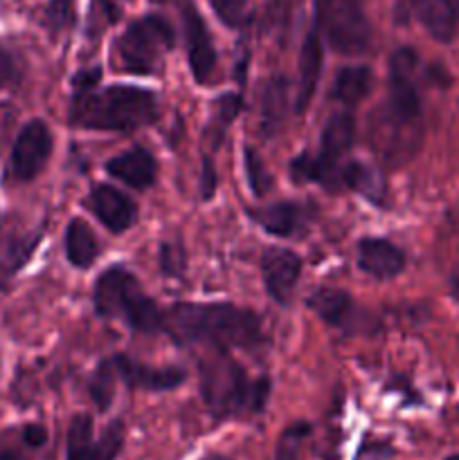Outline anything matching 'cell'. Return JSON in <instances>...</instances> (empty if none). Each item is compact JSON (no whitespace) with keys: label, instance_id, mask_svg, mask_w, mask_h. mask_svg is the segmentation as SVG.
Listing matches in <instances>:
<instances>
[{"label":"cell","instance_id":"1","mask_svg":"<svg viewBox=\"0 0 459 460\" xmlns=\"http://www.w3.org/2000/svg\"><path fill=\"white\" fill-rule=\"evenodd\" d=\"M162 331L180 344H207L219 350L252 349L261 341L259 319L232 304H176L162 314Z\"/></svg>","mask_w":459,"mask_h":460},{"label":"cell","instance_id":"2","mask_svg":"<svg viewBox=\"0 0 459 460\" xmlns=\"http://www.w3.org/2000/svg\"><path fill=\"white\" fill-rule=\"evenodd\" d=\"M158 117L153 93L135 85H108L104 90H76L70 103L72 126L90 130L129 133Z\"/></svg>","mask_w":459,"mask_h":460},{"label":"cell","instance_id":"3","mask_svg":"<svg viewBox=\"0 0 459 460\" xmlns=\"http://www.w3.org/2000/svg\"><path fill=\"white\" fill-rule=\"evenodd\" d=\"M268 377L250 380L248 373L225 350L202 359L201 394L214 418H237L259 413L268 402Z\"/></svg>","mask_w":459,"mask_h":460},{"label":"cell","instance_id":"4","mask_svg":"<svg viewBox=\"0 0 459 460\" xmlns=\"http://www.w3.org/2000/svg\"><path fill=\"white\" fill-rule=\"evenodd\" d=\"M94 308L102 317L122 319L138 332L162 331V310L144 295L138 279L122 265H112L94 283Z\"/></svg>","mask_w":459,"mask_h":460},{"label":"cell","instance_id":"5","mask_svg":"<svg viewBox=\"0 0 459 460\" xmlns=\"http://www.w3.org/2000/svg\"><path fill=\"white\" fill-rule=\"evenodd\" d=\"M174 27L156 13L130 22L112 45V66L126 75L148 76L165 66V57L174 48Z\"/></svg>","mask_w":459,"mask_h":460},{"label":"cell","instance_id":"6","mask_svg":"<svg viewBox=\"0 0 459 460\" xmlns=\"http://www.w3.org/2000/svg\"><path fill=\"white\" fill-rule=\"evenodd\" d=\"M318 27L336 52L356 57L367 52L372 25L364 13V0H315Z\"/></svg>","mask_w":459,"mask_h":460},{"label":"cell","instance_id":"7","mask_svg":"<svg viewBox=\"0 0 459 460\" xmlns=\"http://www.w3.org/2000/svg\"><path fill=\"white\" fill-rule=\"evenodd\" d=\"M124 445L122 422H111L99 438L93 436V418L76 413L68 427L66 460H115Z\"/></svg>","mask_w":459,"mask_h":460},{"label":"cell","instance_id":"8","mask_svg":"<svg viewBox=\"0 0 459 460\" xmlns=\"http://www.w3.org/2000/svg\"><path fill=\"white\" fill-rule=\"evenodd\" d=\"M52 153V133L43 119L27 121L16 135L12 157H9V173L18 182H30L45 169Z\"/></svg>","mask_w":459,"mask_h":460},{"label":"cell","instance_id":"9","mask_svg":"<svg viewBox=\"0 0 459 460\" xmlns=\"http://www.w3.org/2000/svg\"><path fill=\"white\" fill-rule=\"evenodd\" d=\"M183 9V30L184 43H187V58L189 70L198 84H210L216 72V49L210 31H207L205 21L198 13V9L192 3H187Z\"/></svg>","mask_w":459,"mask_h":460},{"label":"cell","instance_id":"10","mask_svg":"<svg viewBox=\"0 0 459 460\" xmlns=\"http://www.w3.org/2000/svg\"><path fill=\"white\" fill-rule=\"evenodd\" d=\"M261 272H264L268 295L277 304L286 305L302 274V259L295 252L284 250V247H268L261 256Z\"/></svg>","mask_w":459,"mask_h":460},{"label":"cell","instance_id":"11","mask_svg":"<svg viewBox=\"0 0 459 460\" xmlns=\"http://www.w3.org/2000/svg\"><path fill=\"white\" fill-rule=\"evenodd\" d=\"M423 30L441 43H450L459 31V0H403Z\"/></svg>","mask_w":459,"mask_h":460},{"label":"cell","instance_id":"12","mask_svg":"<svg viewBox=\"0 0 459 460\" xmlns=\"http://www.w3.org/2000/svg\"><path fill=\"white\" fill-rule=\"evenodd\" d=\"M88 207L97 216L99 223L111 229L112 234L126 232L129 227H133L135 218H138L135 202L122 191H117L115 187H108V184H99L90 191Z\"/></svg>","mask_w":459,"mask_h":460},{"label":"cell","instance_id":"13","mask_svg":"<svg viewBox=\"0 0 459 460\" xmlns=\"http://www.w3.org/2000/svg\"><path fill=\"white\" fill-rule=\"evenodd\" d=\"M112 362H115L117 376L133 389L169 391L184 382V371L180 368H153L147 364L133 362L129 355H115Z\"/></svg>","mask_w":459,"mask_h":460},{"label":"cell","instance_id":"14","mask_svg":"<svg viewBox=\"0 0 459 460\" xmlns=\"http://www.w3.org/2000/svg\"><path fill=\"white\" fill-rule=\"evenodd\" d=\"M358 265L369 277L387 281L403 272L405 256L394 243L385 238H363L358 243Z\"/></svg>","mask_w":459,"mask_h":460},{"label":"cell","instance_id":"15","mask_svg":"<svg viewBox=\"0 0 459 460\" xmlns=\"http://www.w3.org/2000/svg\"><path fill=\"white\" fill-rule=\"evenodd\" d=\"M106 171L112 178L142 191V189H148L156 182L158 164L147 148H130V151L112 157L106 164Z\"/></svg>","mask_w":459,"mask_h":460},{"label":"cell","instance_id":"16","mask_svg":"<svg viewBox=\"0 0 459 460\" xmlns=\"http://www.w3.org/2000/svg\"><path fill=\"white\" fill-rule=\"evenodd\" d=\"M324 63V48L322 34L318 30L309 31L300 54V85H297V102L295 111L304 112L313 99L315 88H318L320 75H322Z\"/></svg>","mask_w":459,"mask_h":460},{"label":"cell","instance_id":"17","mask_svg":"<svg viewBox=\"0 0 459 460\" xmlns=\"http://www.w3.org/2000/svg\"><path fill=\"white\" fill-rule=\"evenodd\" d=\"M250 216L256 225L274 236H292L304 223V211L292 202H277V205L252 209Z\"/></svg>","mask_w":459,"mask_h":460},{"label":"cell","instance_id":"18","mask_svg":"<svg viewBox=\"0 0 459 460\" xmlns=\"http://www.w3.org/2000/svg\"><path fill=\"white\" fill-rule=\"evenodd\" d=\"M306 305H309L315 317L327 322L328 326H342V323H346V319L351 317V310H354L351 296L346 292L338 290V288H320V290H315L306 299Z\"/></svg>","mask_w":459,"mask_h":460},{"label":"cell","instance_id":"19","mask_svg":"<svg viewBox=\"0 0 459 460\" xmlns=\"http://www.w3.org/2000/svg\"><path fill=\"white\" fill-rule=\"evenodd\" d=\"M66 256L75 268H90L99 256V243L93 229L81 218H72L66 227Z\"/></svg>","mask_w":459,"mask_h":460},{"label":"cell","instance_id":"20","mask_svg":"<svg viewBox=\"0 0 459 460\" xmlns=\"http://www.w3.org/2000/svg\"><path fill=\"white\" fill-rule=\"evenodd\" d=\"M39 238V234H34V236L32 234H12L7 238H0V286L7 283L30 261Z\"/></svg>","mask_w":459,"mask_h":460},{"label":"cell","instance_id":"21","mask_svg":"<svg viewBox=\"0 0 459 460\" xmlns=\"http://www.w3.org/2000/svg\"><path fill=\"white\" fill-rule=\"evenodd\" d=\"M372 90V72L364 66H346L333 79L331 97L346 106H356L363 102Z\"/></svg>","mask_w":459,"mask_h":460},{"label":"cell","instance_id":"22","mask_svg":"<svg viewBox=\"0 0 459 460\" xmlns=\"http://www.w3.org/2000/svg\"><path fill=\"white\" fill-rule=\"evenodd\" d=\"M354 135H356L354 117L346 115V112H338V115H333L322 130V151H320V155H324L327 160L340 162V157L354 146Z\"/></svg>","mask_w":459,"mask_h":460},{"label":"cell","instance_id":"23","mask_svg":"<svg viewBox=\"0 0 459 460\" xmlns=\"http://www.w3.org/2000/svg\"><path fill=\"white\" fill-rule=\"evenodd\" d=\"M288 108V81L284 76H273L266 81L261 93V126L268 135L282 126Z\"/></svg>","mask_w":459,"mask_h":460},{"label":"cell","instance_id":"24","mask_svg":"<svg viewBox=\"0 0 459 460\" xmlns=\"http://www.w3.org/2000/svg\"><path fill=\"white\" fill-rule=\"evenodd\" d=\"M117 377L120 376H117V368L112 359H106V362L99 364L94 376L90 377V385H88L90 398H93V402L97 404L99 411H106V409L111 407L112 398H115Z\"/></svg>","mask_w":459,"mask_h":460},{"label":"cell","instance_id":"25","mask_svg":"<svg viewBox=\"0 0 459 460\" xmlns=\"http://www.w3.org/2000/svg\"><path fill=\"white\" fill-rule=\"evenodd\" d=\"M342 182L345 189H354V191L363 193L369 200H378L381 198V180L374 175L372 169L363 164H345V173H342Z\"/></svg>","mask_w":459,"mask_h":460},{"label":"cell","instance_id":"26","mask_svg":"<svg viewBox=\"0 0 459 460\" xmlns=\"http://www.w3.org/2000/svg\"><path fill=\"white\" fill-rule=\"evenodd\" d=\"M129 0H90V31L106 30V27L115 25L124 13Z\"/></svg>","mask_w":459,"mask_h":460},{"label":"cell","instance_id":"27","mask_svg":"<svg viewBox=\"0 0 459 460\" xmlns=\"http://www.w3.org/2000/svg\"><path fill=\"white\" fill-rule=\"evenodd\" d=\"M310 434V425L306 422H297V425L284 429V434L279 436L277 449H274V460H297L300 458L302 445L306 443Z\"/></svg>","mask_w":459,"mask_h":460},{"label":"cell","instance_id":"28","mask_svg":"<svg viewBox=\"0 0 459 460\" xmlns=\"http://www.w3.org/2000/svg\"><path fill=\"white\" fill-rule=\"evenodd\" d=\"M246 173H248V184H250L255 196H264L266 191H270L273 182H270L268 171H266L264 162L259 160V155H256L252 148H246Z\"/></svg>","mask_w":459,"mask_h":460},{"label":"cell","instance_id":"29","mask_svg":"<svg viewBox=\"0 0 459 460\" xmlns=\"http://www.w3.org/2000/svg\"><path fill=\"white\" fill-rule=\"evenodd\" d=\"M75 18V0H50L48 21L54 30L68 27Z\"/></svg>","mask_w":459,"mask_h":460},{"label":"cell","instance_id":"30","mask_svg":"<svg viewBox=\"0 0 459 460\" xmlns=\"http://www.w3.org/2000/svg\"><path fill=\"white\" fill-rule=\"evenodd\" d=\"M21 81V67H18L16 57L9 49L0 48V90L16 85Z\"/></svg>","mask_w":459,"mask_h":460},{"label":"cell","instance_id":"31","mask_svg":"<svg viewBox=\"0 0 459 460\" xmlns=\"http://www.w3.org/2000/svg\"><path fill=\"white\" fill-rule=\"evenodd\" d=\"M210 4L214 7L216 16L230 27H237L243 18V9L238 0H210Z\"/></svg>","mask_w":459,"mask_h":460},{"label":"cell","instance_id":"32","mask_svg":"<svg viewBox=\"0 0 459 460\" xmlns=\"http://www.w3.org/2000/svg\"><path fill=\"white\" fill-rule=\"evenodd\" d=\"M160 265L166 274H180L184 265V256L180 247L165 245L160 252Z\"/></svg>","mask_w":459,"mask_h":460},{"label":"cell","instance_id":"33","mask_svg":"<svg viewBox=\"0 0 459 460\" xmlns=\"http://www.w3.org/2000/svg\"><path fill=\"white\" fill-rule=\"evenodd\" d=\"M392 449L382 443H367L358 449L354 460H390Z\"/></svg>","mask_w":459,"mask_h":460},{"label":"cell","instance_id":"34","mask_svg":"<svg viewBox=\"0 0 459 460\" xmlns=\"http://www.w3.org/2000/svg\"><path fill=\"white\" fill-rule=\"evenodd\" d=\"M238 108H241V99L234 97V94H225L223 99L219 102V119L225 124H230V121L234 119V115L238 112Z\"/></svg>","mask_w":459,"mask_h":460},{"label":"cell","instance_id":"35","mask_svg":"<svg viewBox=\"0 0 459 460\" xmlns=\"http://www.w3.org/2000/svg\"><path fill=\"white\" fill-rule=\"evenodd\" d=\"M22 440H25L30 447H43L45 440H48V431L40 425H27L22 429Z\"/></svg>","mask_w":459,"mask_h":460},{"label":"cell","instance_id":"36","mask_svg":"<svg viewBox=\"0 0 459 460\" xmlns=\"http://www.w3.org/2000/svg\"><path fill=\"white\" fill-rule=\"evenodd\" d=\"M214 189H216V178H214V166H212L210 160H205L202 164V198H212L214 196Z\"/></svg>","mask_w":459,"mask_h":460},{"label":"cell","instance_id":"37","mask_svg":"<svg viewBox=\"0 0 459 460\" xmlns=\"http://www.w3.org/2000/svg\"><path fill=\"white\" fill-rule=\"evenodd\" d=\"M0 460H25V458L18 456L16 452H0Z\"/></svg>","mask_w":459,"mask_h":460},{"label":"cell","instance_id":"38","mask_svg":"<svg viewBox=\"0 0 459 460\" xmlns=\"http://www.w3.org/2000/svg\"><path fill=\"white\" fill-rule=\"evenodd\" d=\"M153 3H158V4H166V3H176V4H180V7H184V4H187V3H192V0H153Z\"/></svg>","mask_w":459,"mask_h":460},{"label":"cell","instance_id":"39","mask_svg":"<svg viewBox=\"0 0 459 460\" xmlns=\"http://www.w3.org/2000/svg\"><path fill=\"white\" fill-rule=\"evenodd\" d=\"M201 460H232V458L223 456V454H210V456H205V458H201Z\"/></svg>","mask_w":459,"mask_h":460},{"label":"cell","instance_id":"40","mask_svg":"<svg viewBox=\"0 0 459 460\" xmlns=\"http://www.w3.org/2000/svg\"><path fill=\"white\" fill-rule=\"evenodd\" d=\"M453 295H454V299H457V304H459V279H454V281H453Z\"/></svg>","mask_w":459,"mask_h":460},{"label":"cell","instance_id":"41","mask_svg":"<svg viewBox=\"0 0 459 460\" xmlns=\"http://www.w3.org/2000/svg\"><path fill=\"white\" fill-rule=\"evenodd\" d=\"M446 460H459V454H454V456H448Z\"/></svg>","mask_w":459,"mask_h":460}]
</instances>
